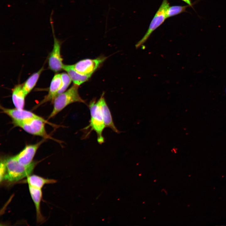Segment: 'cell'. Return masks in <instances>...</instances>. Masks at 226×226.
Wrapping results in <instances>:
<instances>
[{"mask_svg":"<svg viewBox=\"0 0 226 226\" xmlns=\"http://www.w3.org/2000/svg\"><path fill=\"white\" fill-rule=\"evenodd\" d=\"M5 164V172L3 180L9 181H19L30 175L36 164L33 162L27 166L21 164L14 156L3 159Z\"/></svg>","mask_w":226,"mask_h":226,"instance_id":"6da1fadb","label":"cell"},{"mask_svg":"<svg viewBox=\"0 0 226 226\" xmlns=\"http://www.w3.org/2000/svg\"><path fill=\"white\" fill-rule=\"evenodd\" d=\"M78 85L74 84L70 89L57 95L52 101L53 110L48 118L54 117L68 105L78 102L86 104L78 92Z\"/></svg>","mask_w":226,"mask_h":226,"instance_id":"7a4b0ae2","label":"cell"},{"mask_svg":"<svg viewBox=\"0 0 226 226\" xmlns=\"http://www.w3.org/2000/svg\"><path fill=\"white\" fill-rule=\"evenodd\" d=\"M12 123L15 126L22 129L30 134L42 137L45 139L55 140L48 135L45 127L46 124L55 127L58 126L51 123L45 119H31L21 121H12Z\"/></svg>","mask_w":226,"mask_h":226,"instance_id":"3957f363","label":"cell"},{"mask_svg":"<svg viewBox=\"0 0 226 226\" xmlns=\"http://www.w3.org/2000/svg\"><path fill=\"white\" fill-rule=\"evenodd\" d=\"M90 114V120L89 125L85 129L90 128V131H94L96 133L98 143L101 144L104 142L102 134L105 127L101 109L98 102L92 101L89 106Z\"/></svg>","mask_w":226,"mask_h":226,"instance_id":"277c9868","label":"cell"},{"mask_svg":"<svg viewBox=\"0 0 226 226\" xmlns=\"http://www.w3.org/2000/svg\"><path fill=\"white\" fill-rule=\"evenodd\" d=\"M52 10L51 14L50 23L53 35L54 44L51 51L50 52L48 59L49 68L52 71L57 73L63 69L64 64L62 58L61 54V48L62 42L57 39L54 33V30L52 21Z\"/></svg>","mask_w":226,"mask_h":226,"instance_id":"5b68a950","label":"cell"},{"mask_svg":"<svg viewBox=\"0 0 226 226\" xmlns=\"http://www.w3.org/2000/svg\"><path fill=\"white\" fill-rule=\"evenodd\" d=\"M170 4L168 0H163L161 5L152 20L146 33L136 44V48H139L143 44L153 32L161 25L167 19L166 12Z\"/></svg>","mask_w":226,"mask_h":226,"instance_id":"8992f818","label":"cell"},{"mask_svg":"<svg viewBox=\"0 0 226 226\" xmlns=\"http://www.w3.org/2000/svg\"><path fill=\"white\" fill-rule=\"evenodd\" d=\"M106 59L105 57H100L94 59H85L73 65L75 69L79 73L91 76Z\"/></svg>","mask_w":226,"mask_h":226,"instance_id":"52a82bcc","label":"cell"},{"mask_svg":"<svg viewBox=\"0 0 226 226\" xmlns=\"http://www.w3.org/2000/svg\"><path fill=\"white\" fill-rule=\"evenodd\" d=\"M45 141L43 139L35 144L26 146L19 153L14 156L15 158L21 164L25 166L29 165L33 162L37 151Z\"/></svg>","mask_w":226,"mask_h":226,"instance_id":"ba28073f","label":"cell"},{"mask_svg":"<svg viewBox=\"0 0 226 226\" xmlns=\"http://www.w3.org/2000/svg\"><path fill=\"white\" fill-rule=\"evenodd\" d=\"M0 109L3 113L12 118V121H21L34 118L44 119L31 111L24 110V109L7 108L1 105L0 106Z\"/></svg>","mask_w":226,"mask_h":226,"instance_id":"9c48e42d","label":"cell"},{"mask_svg":"<svg viewBox=\"0 0 226 226\" xmlns=\"http://www.w3.org/2000/svg\"><path fill=\"white\" fill-rule=\"evenodd\" d=\"M103 95V94L102 95L97 102L101 109L105 127H108L114 132L119 133V132L114 124L110 110Z\"/></svg>","mask_w":226,"mask_h":226,"instance_id":"30bf717a","label":"cell"},{"mask_svg":"<svg viewBox=\"0 0 226 226\" xmlns=\"http://www.w3.org/2000/svg\"><path fill=\"white\" fill-rule=\"evenodd\" d=\"M61 84V74L56 73L54 75L51 80L47 95L37 106V107L47 102L52 101L57 95L58 91Z\"/></svg>","mask_w":226,"mask_h":226,"instance_id":"8fae6325","label":"cell"},{"mask_svg":"<svg viewBox=\"0 0 226 226\" xmlns=\"http://www.w3.org/2000/svg\"><path fill=\"white\" fill-rule=\"evenodd\" d=\"M26 96L23 90L22 84H19L15 86L12 90V99L15 108L24 109Z\"/></svg>","mask_w":226,"mask_h":226,"instance_id":"7c38bea8","label":"cell"},{"mask_svg":"<svg viewBox=\"0 0 226 226\" xmlns=\"http://www.w3.org/2000/svg\"><path fill=\"white\" fill-rule=\"evenodd\" d=\"M29 191L35 207L37 221L40 222L43 220L40 209V204L42 197L41 189L34 188L29 185Z\"/></svg>","mask_w":226,"mask_h":226,"instance_id":"4fadbf2b","label":"cell"},{"mask_svg":"<svg viewBox=\"0 0 226 226\" xmlns=\"http://www.w3.org/2000/svg\"><path fill=\"white\" fill-rule=\"evenodd\" d=\"M63 70H65L69 76L74 84L79 86L85 82L90 76L82 75L75 69L73 65H64Z\"/></svg>","mask_w":226,"mask_h":226,"instance_id":"5bb4252c","label":"cell"},{"mask_svg":"<svg viewBox=\"0 0 226 226\" xmlns=\"http://www.w3.org/2000/svg\"><path fill=\"white\" fill-rule=\"evenodd\" d=\"M27 178L26 181L29 185L41 189L45 184H52L56 182V180H55L46 179L36 175H30Z\"/></svg>","mask_w":226,"mask_h":226,"instance_id":"9a60e30c","label":"cell"},{"mask_svg":"<svg viewBox=\"0 0 226 226\" xmlns=\"http://www.w3.org/2000/svg\"><path fill=\"white\" fill-rule=\"evenodd\" d=\"M43 70L44 67H43L37 72L30 76L22 84L23 90L26 95L35 87Z\"/></svg>","mask_w":226,"mask_h":226,"instance_id":"2e32d148","label":"cell"},{"mask_svg":"<svg viewBox=\"0 0 226 226\" xmlns=\"http://www.w3.org/2000/svg\"><path fill=\"white\" fill-rule=\"evenodd\" d=\"M189 7L190 6L189 5L169 6L166 12V18L177 15L182 13L187 12L186 9Z\"/></svg>","mask_w":226,"mask_h":226,"instance_id":"e0dca14e","label":"cell"},{"mask_svg":"<svg viewBox=\"0 0 226 226\" xmlns=\"http://www.w3.org/2000/svg\"><path fill=\"white\" fill-rule=\"evenodd\" d=\"M62 84L59 89L57 95L65 91L71 83L72 80L67 73H62L61 74Z\"/></svg>","mask_w":226,"mask_h":226,"instance_id":"ac0fdd59","label":"cell"},{"mask_svg":"<svg viewBox=\"0 0 226 226\" xmlns=\"http://www.w3.org/2000/svg\"><path fill=\"white\" fill-rule=\"evenodd\" d=\"M183 2H185L186 4H188V5H189L190 7H191L193 9H194V8H193V5L196 2H197V1H196V2L194 3H192L191 0H181Z\"/></svg>","mask_w":226,"mask_h":226,"instance_id":"d6986e66","label":"cell"},{"mask_svg":"<svg viewBox=\"0 0 226 226\" xmlns=\"http://www.w3.org/2000/svg\"></svg>","mask_w":226,"mask_h":226,"instance_id":"ffe728a7","label":"cell"}]
</instances>
